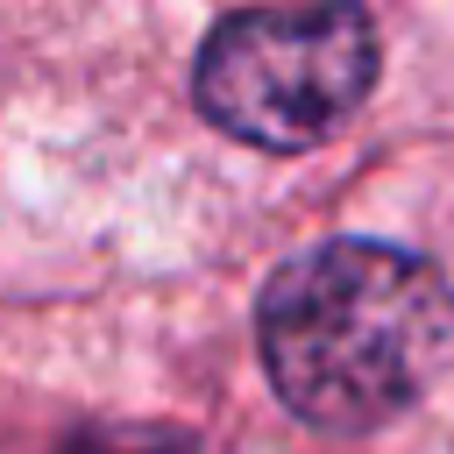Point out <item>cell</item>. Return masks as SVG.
Segmentation results:
<instances>
[{"label":"cell","instance_id":"cell-2","mask_svg":"<svg viewBox=\"0 0 454 454\" xmlns=\"http://www.w3.org/2000/svg\"><path fill=\"white\" fill-rule=\"evenodd\" d=\"M376 57L362 7H241L199 43L192 99L220 135L298 156L369 99Z\"/></svg>","mask_w":454,"mask_h":454},{"label":"cell","instance_id":"cell-1","mask_svg":"<svg viewBox=\"0 0 454 454\" xmlns=\"http://www.w3.org/2000/svg\"><path fill=\"white\" fill-rule=\"evenodd\" d=\"M270 390L319 433H369L454 362V291L397 241H319L255 305Z\"/></svg>","mask_w":454,"mask_h":454},{"label":"cell","instance_id":"cell-3","mask_svg":"<svg viewBox=\"0 0 454 454\" xmlns=\"http://www.w3.org/2000/svg\"><path fill=\"white\" fill-rule=\"evenodd\" d=\"M57 454H192V440L177 426H85Z\"/></svg>","mask_w":454,"mask_h":454}]
</instances>
